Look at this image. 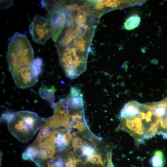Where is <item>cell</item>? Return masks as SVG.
Here are the masks:
<instances>
[{
	"mask_svg": "<svg viewBox=\"0 0 167 167\" xmlns=\"http://www.w3.org/2000/svg\"><path fill=\"white\" fill-rule=\"evenodd\" d=\"M55 41L59 62L66 76L77 77L87 68L88 53L98 23L72 15Z\"/></svg>",
	"mask_w": 167,
	"mask_h": 167,
	"instance_id": "6da1fadb",
	"label": "cell"
},
{
	"mask_svg": "<svg viewBox=\"0 0 167 167\" xmlns=\"http://www.w3.org/2000/svg\"><path fill=\"white\" fill-rule=\"evenodd\" d=\"M45 118L35 113L21 111L11 113L8 126L11 133L22 142L31 139L38 130L45 124Z\"/></svg>",
	"mask_w": 167,
	"mask_h": 167,
	"instance_id": "7a4b0ae2",
	"label": "cell"
},
{
	"mask_svg": "<svg viewBox=\"0 0 167 167\" xmlns=\"http://www.w3.org/2000/svg\"><path fill=\"white\" fill-rule=\"evenodd\" d=\"M33 50L26 35L15 33L9 40L6 60L11 75L20 68L32 66Z\"/></svg>",
	"mask_w": 167,
	"mask_h": 167,
	"instance_id": "3957f363",
	"label": "cell"
},
{
	"mask_svg": "<svg viewBox=\"0 0 167 167\" xmlns=\"http://www.w3.org/2000/svg\"><path fill=\"white\" fill-rule=\"evenodd\" d=\"M125 131L134 138L138 145L143 143L146 129L139 111L136 115L128 117H121V122L117 130Z\"/></svg>",
	"mask_w": 167,
	"mask_h": 167,
	"instance_id": "277c9868",
	"label": "cell"
},
{
	"mask_svg": "<svg viewBox=\"0 0 167 167\" xmlns=\"http://www.w3.org/2000/svg\"><path fill=\"white\" fill-rule=\"evenodd\" d=\"M29 32L33 41L43 44L51 35V30L47 20L39 15L34 16L29 27Z\"/></svg>",
	"mask_w": 167,
	"mask_h": 167,
	"instance_id": "5b68a950",
	"label": "cell"
},
{
	"mask_svg": "<svg viewBox=\"0 0 167 167\" xmlns=\"http://www.w3.org/2000/svg\"><path fill=\"white\" fill-rule=\"evenodd\" d=\"M39 74L33 66H27L19 69L12 76L18 87L26 88L33 86L37 82Z\"/></svg>",
	"mask_w": 167,
	"mask_h": 167,
	"instance_id": "8992f818",
	"label": "cell"
},
{
	"mask_svg": "<svg viewBox=\"0 0 167 167\" xmlns=\"http://www.w3.org/2000/svg\"><path fill=\"white\" fill-rule=\"evenodd\" d=\"M45 19L51 30V37L55 41L63 29L66 21V16L63 12L53 11H48Z\"/></svg>",
	"mask_w": 167,
	"mask_h": 167,
	"instance_id": "52a82bcc",
	"label": "cell"
},
{
	"mask_svg": "<svg viewBox=\"0 0 167 167\" xmlns=\"http://www.w3.org/2000/svg\"><path fill=\"white\" fill-rule=\"evenodd\" d=\"M55 91V89L54 86L50 88L43 86L40 89L39 92L40 96L43 99L49 101L52 106L54 108L55 104L54 102V92Z\"/></svg>",
	"mask_w": 167,
	"mask_h": 167,
	"instance_id": "ba28073f",
	"label": "cell"
},
{
	"mask_svg": "<svg viewBox=\"0 0 167 167\" xmlns=\"http://www.w3.org/2000/svg\"><path fill=\"white\" fill-rule=\"evenodd\" d=\"M150 162L153 167H162L165 160L162 152L160 150L156 151L150 159Z\"/></svg>",
	"mask_w": 167,
	"mask_h": 167,
	"instance_id": "9c48e42d",
	"label": "cell"
},
{
	"mask_svg": "<svg viewBox=\"0 0 167 167\" xmlns=\"http://www.w3.org/2000/svg\"><path fill=\"white\" fill-rule=\"evenodd\" d=\"M161 118L157 119L151 125L146 132L144 138V140L151 138L158 133L159 122Z\"/></svg>",
	"mask_w": 167,
	"mask_h": 167,
	"instance_id": "30bf717a",
	"label": "cell"
},
{
	"mask_svg": "<svg viewBox=\"0 0 167 167\" xmlns=\"http://www.w3.org/2000/svg\"><path fill=\"white\" fill-rule=\"evenodd\" d=\"M140 22V18L135 15L127 19L124 23L125 28L127 30L133 29L138 26Z\"/></svg>",
	"mask_w": 167,
	"mask_h": 167,
	"instance_id": "8fae6325",
	"label": "cell"
},
{
	"mask_svg": "<svg viewBox=\"0 0 167 167\" xmlns=\"http://www.w3.org/2000/svg\"><path fill=\"white\" fill-rule=\"evenodd\" d=\"M158 133L161 135L164 138L167 139V113L160 119Z\"/></svg>",
	"mask_w": 167,
	"mask_h": 167,
	"instance_id": "7c38bea8",
	"label": "cell"
},
{
	"mask_svg": "<svg viewBox=\"0 0 167 167\" xmlns=\"http://www.w3.org/2000/svg\"><path fill=\"white\" fill-rule=\"evenodd\" d=\"M56 152L55 145L51 146L49 148L42 152H39L37 157L40 158L46 159L48 158H53V156Z\"/></svg>",
	"mask_w": 167,
	"mask_h": 167,
	"instance_id": "4fadbf2b",
	"label": "cell"
},
{
	"mask_svg": "<svg viewBox=\"0 0 167 167\" xmlns=\"http://www.w3.org/2000/svg\"><path fill=\"white\" fill-rule=\"evenodd\" d=\"M86 161L94 164H100L101 165H103L101 156L99 153H93L92 155L88 157Z\"/></svg>",
	"mask_w": 167,
	"mask_h": 167,
	"instance_id": "5bb4252c",
	"label": "cell"
},
{
	"mask_svg": "<svg viewBox=\"0 0 167 167\" xmlns=\"http://www.w3.org/2000/svg\"><path fill=\"white\" fill-rule=\"evenodd\" d=\"M74 138L72 140V144L74 150L82 148L84 144H88L80 137L75 135V134H73Z\"/></svg>",
	"mask_w": 167,
	"mask_h": 167,
	"instance_id": "9a60e30c",
	"label": "cell"
},
{
	"mask_svg": "<svg viewBox=\"0 0 167 167\" xmlns=\"http://www.w3.org/2000/svg\"><path fill=\"white\" fill-rule=\"evenodd\" d=\"M31 157H37L39 153V151L37 147L31 145L27 148L25 152Z\"/></svg>",
	"mask_w": 167,
	"mask_h": 167,
	"instance_id": "2e32d148",
	"label": "cell"
},
{
	"mask_svg": "<svg viewBox=\"0 0 167 167\" xmlns=\"http://www.w3.org/2000/svg\"><path fill=\"white\" fill-rule=\"evenodd\" d=\"M65 130H64L60 129L59 131L57 134V136H56L55 143L56 146L58 147L64 146V134L62 133Z\"/></svg>",
	"mask_w": 167,
	"mask_h": 167,
	"instance_id": "e0dca14e",
	"label": "cell"
},
{
	"mask_svg": "<svg viewBox=\"0 0 167 167\" xmlns=\"http://www.w3.org/2000/svg\"><path fill=\"white\" fill-rule=\"evenodd\" d=\"M50 129L47 125L45 124L40 131L38 135L43 139V141L51 132Z\"/></svg>",
	"mask_w": 167,
	"mask_h": 167,
	"instance_id": "ac0fdd59",
	"label": "cell"
},
{
	"mask_svg": "<svg viewBox=\"0 0 167 167\" xmlns=\"http://www.w3.org/2000/svg\"><path fill=\"white\" fill-rule=\"evenodd\" d=\"M82 154L88 157L93 154L95 151L94 149L90 146L84 145L82 148Z\"/></svg>",
	"mask_w": 167,
	"mask_h": 167,
	"instance_id": "d6986e66",
	"label": "cell"
},
{
	"mask_svg": "<svg viewBox=\"0 0 167 167\" xmlns=\"http://www.w3.org/2000/svg\"><path fill=\"white\" fill-rule=\"evenodd\" d=\"M43 64V61L40 58H37L34 60L33 66L37 71L39 74L41 71V66Z\"/></svg>",
	"mask_w": 167,
	"mask_h": 167,
	"instance_id": "ffe728a7",
	"label": "cell"
},
{
	"mask_svg": "<svg viewBox=\"0 0 167 167\" xmlns=\"http://www.w3.org/2000/svg\"><path fill=\"white\" fill-rule=\"evenodd\" d=\"M72 135L70 131H67L64 134V145L66 147L68 146L70 143L72 138Z\"/></svg>",
	"mask_w": 167,
	"mask_h": 167,
	"instance_id": "44dd1931",
	"label": "cell"
},
{
	"mask_svg": "<svg viewBox=\"0 0 167 167\" xmlns=\"http://www.w3.org/2000/svg\"><path fill=\"white\" fill-rule=\"evenodd\" d=\"M80 161V160L79 159L70 157L68 158L67 161L71 164L73 167H76L78 163Z\"/></svg>",
	"mask_w": 167,
	"mask_h": 167,
	"instance_id": "7402d4cb",
	"label": "cell"
},
{
	"mask_svg": "<svg viewBox=\"0 0 167 167\" xmlns=\"http://www.w3.org/2000/svg\"><path fill=\"white\" fill-rule=\"evenodd\" d=\"M12 1H1V6L4 8L9 7L13 4Z\"/></svg>",
	"mask_w": 167,
	"mask_h": 167,
	"instance_id": "603a6c76",
	"label": "cell"
},
{
	"mask_svg": "<svg viewBox=\"0 0 167 167\" xmlns=\"http://www.w3.org/2000/svg\"><path fill=\"white\" fill-rule=\"evenodd\" d=\"M54 165L55 167H63L64 163L62 159H60L55 162L54 164Z\"/></svg>",
	"mask_w": 167,
	"mask_h": 167,
	"instance_id": "cb8c5ba5",
	"label": "cell"
},
{
	"mask_svg": "<svg viewBox=\"0 0 167 167\" xmlns=\"http://www.w3.org/2000/svg\"><path fill=\"white\" fill-rule=\"evenodd\" d=\"M23 158L24 160H32L33 158L25 152L22 154Z\"/></svg>",
	"mask_w": 167,
	"mask_h": 167,
	"instance_id": "d4e9b609",
	"label": "cell"
},
{
	"mask_svg": "<svg viewBox=\"0 0 167 167\" xmlns=\"http://www.w3.org/2000/svg\"><path fill=\"white\" fill-rule=\"evenodd\" d=\"M65 166L66 167H73L71 164L67 161L66 163Z\"/></svg>",
	"mask_w": 167,
	"mask_h": 167,
	"instance_id": "484cf974",
	"label": "cell"
},
{
	"mask_svg": "<svg viewBox=\"0 0 167 167\" xmlns=\"http://www.w3.org/2000/svg\"><path fill=\"white\" fill-rule=\"evenodd\" d=\"M47 167H54L52 164L48 163Z\"/></svg>",
	"mask_w": 167,
	"mask_h": 167,
	"instance_id": "4316f807",
	"label": "cell"
}]
</instances>
